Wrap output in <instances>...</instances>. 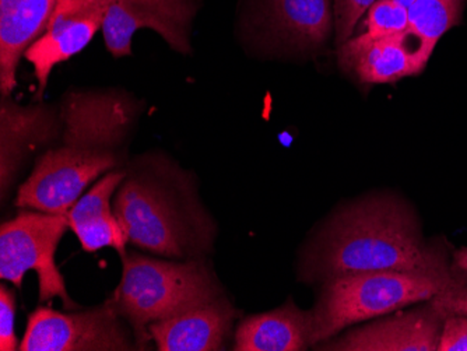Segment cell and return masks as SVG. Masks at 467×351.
Instances as JSON below:
<instances>
[{"label": "cell", "instance_id": "cell-5", "mask_svg": "<svg viewBox=\"0 0 467 351\" xmlns=\"http://www.w3.org/2000/svg\"><path fill=\"white\" fill-rule=\"evenodd\" d=\"M455 279V272L379 271L346 274L325 282L312 311L311 346L346 326L430 301Z\"/></svg>", "mask_w": 467, "mask_h": 351}, {"label": "cell", "instance_id": "cell-7", "mask_svg": "<svg viewBox=\"0 0 467 351\" xmlns=\"http://www.w3.org/2000/svg\"><path fill=\"white\" fill-rule=\"evenodd\" d=\"M114 297L84 313L39 306L28 316L20 351L133 350Z\"/></svg>", "mask_w": 467, "mask_h": 351}, {"label": "cell", "instance_id": "cell-4", "mask_svg": "<svg viewBox=\"0 0 467 351\" xmlns=\"http://www.w3.org/2000/svg\"><path fill=\"white\" fill-rule=\"evenodd\" d=\"M122 259V279L112 297L122 318L132 325L138 347H146L151 339L149 326L154 322L223 295L202 259L167 262L139 253Z\"/></svg>", "mask_w": 467, "mask_h": 351}, {"label": "cell", "instance_id": "cell-12", "mask_svg": "<svg viewBox=\"0 0 467 351\" xmlns=\"http://www.w3.org/2000/svg\"><path fill=\"white\" fill-rule=\"evenodd\" d=\"M235 309L223 295L149 326L160 351L223 350Z\"/></svg>", "mask_w": 467, "mask_h": 351}, {"label": "cell", "instance_id": "cell-1", "mask_svg": "<svg viewBox=\"0 0 467 351\" xmlns=\"http://www.w3.org/2000/svg\"><path fill=\"white\" fill-rule=\"evenodd\" d=\"M62 146L42 154L18 190V208L67 214L99 175L117 170L138 115L119 91H70L60 107Z\"/></svg>", "mask_w": 467, "mask_h": 351}, {"label": "cell", "instance_id": "cell-10", "mask_svg": "<svg viewBox=\"0 0 467 351\" xmlns=\"http://www.w3.org/2000/svg\"><path fill=\"white\" fill-rule=\"evenodd\" d=\"M338 65L361 83L385 85L419 75L427 62L420 54L419 41L408 30L395 36H353L338 48Z\"/></svg>", "mask_w": 467, "mask_h": 351}, {"label": "cell", "instance_id": "cell-16", "mask_svg": "<svg viewBox=\"0 0 467 351\" xmlns=\"http://www.w3.org/2000/svg\"><path fill=\"white\" fill-rule=\"evenodd\" d=\"M2 191L6 192L21 162L28 154L55 139L60 114L49 107H20L9 97L2 99Z\"/></svg>", "mask_w": 467, "mask_h": 351}, {"label": "cell", "instance_id": "cell-23", "mask_svg": "<svg viewBox=\"0 0 467 351\" xmlns=\"http://www.w3.org/2000/svg\"><path fill=\"white\" fill-rule=\"evenodd\" d=\"M438 351H467V316L450 315L441 330Z\"/></svg>", "mask_w": 467, "mask_h": 351}, {"label": "cell", "instance_id": "cell-3", "mask_svg": "<svg viewBox=\"0 0 467 351\" xmlns=\"http://www.w3.org/2000/svg\"><path fill=\"white\" fill-rule=\"evenodd\" d=\"M114 212L128 240L157 255L199 259L213 245V220L188 174L165 157H144L133 165L115 196Z\"/></svg>", "mask_w": 467, "mask_h": 351}, {"label": "cell", "instance_id": "cell-18", "mask_svg": "<svg viewBox=\"0 0 467 351\" xmlns=\"http://www.w3.org/2000/svg\"><path fill=\"white\" fill-rule=\"evenodd\" d=\"M464 0H417L409 7L408 30L419 41L420 54L429 62L441 36L461 23Z\"/></svg>", "mask_w": 467, "mask_h": 351}, {"label": "cell", "instance_id": "cell-17", "mask_svg": "<svg viewBox=\"0 0 467 351\" xmlns=\"http://www.w3.org/2000/svg\"><path fill=\"white\" fill-rule=\"evenodd\" d=\"M312 311L287 303L272 313L244 319L235 332L237 351H300L311 346Z\"/></svg>", "mask_w": 467, "mask_h": 351}, {"label": "cell", "instance_id": "cell-22", "mask_svg": "<svg viewBox=\"0 0 467 351\" xmlns=\"http://www.w3.org/2000/svg\"><path fill=\"white\" fill-rule=\"evenodd\" d=\"M16 297L6 284L0 285V350H18L15 334Z\"/></svg>", "mask_w": 467, "mask_h": 351}, {"label": "cell", "instance_id": "cell-13", "mask_svg": "<svg viewBox=\"0 0 467 351\" xmlns=\"http://www.w3.org/2000/svg\"><path fill=\"white\" fill-rule=\"evenodd\" d=\"M330 0H264L256 27L285 48H319L332 30Z\"/></svg>", "mask_w": 467, "mask_h": 351}, {"label": "cell", "instance_id": "cell-8", "mask_svg": "<svg viewBox=\"0 0 467 351\" xmlns=\"http://www.w3.org/2000/svg\"><path fill=\"white\" fill-rule=\"evenodd\" d=\"M201 0H109L102 25L105 46L114 57L132 55L133 36L150 28L181 54L191 52V28Z\"/></svg>", "mask_w": 467, "mask_h": 351}, {"label": "cell", "instance_id": "cell-14", "mask_svg": "<svg viewBox=\"0 0 467 351\" xmlns=\"http://www.w3.org/2000/svg\"><path fill=\"white\" fill-rule=\"evenodd\" d=\"M125 177V171L105 174L67 212L69 227L86 253L114 248L122 258L126 255V243L130 240L111 206L112 195Z\"/></svg>", "mask_w": 467, "mask_h": 351}, {"label": "cell", "instance_id": "cell-11", "mask_svg": "<svg viewBox=\"0 0 467 351\" xmlns=\"http://www.w3.org/2000/svg\"><path fill=\"white\" fill-rule=\"evenodd\" d=\"M445 316L430 303L405 314L359 327L319 350L437 351Z\"/></svg>", "mask_w": 467, "mask_h": 351}, {"label": "cell", "instance_id": "cell-24", "mask_svg": "<svg viewBox=\"0 0 467 351\" xmlns=\"http://www.w3.org/2000/svg\"><path fill=\"white\" fill-rule=\"evenodd\" d=\"M452 269H458L459 272L467 274V248L456 251L455 255H453Z\"/></svg>", "mask_w": 467, "mask_h": 351}, {"label": "cell", "instance_id": "cell-15", "mask_svg": "<svg viewBox=\"0 0 467 351\" xmlns=\"http://www.w3.org/2000/svg\"><path fill=\"white\" fill-rule=\"evenodd\" d=\"M57 0H0V93L12 96L18 62L44 34Z\"/></svg>", "mask_w": 467, "mask_h": 351}, {"label": "cell", "instance_id": "cell-6", "mask_svg": "<svg viewBox=\"0 0 467 351\" xmlns=\"http://www.w3.org/2000/svg\"><path fill=\"white\" fill-rule=\"evenodd\" d=\"M70 229L67 214L23 212L0 229V277L21 288L25 274H38L39 303L59 297L76 308L55 262L57 243Z\"/></svg>", "mask_w": 467, "mask_h": 351}, {"label": "cell", "instance_id": "cell-2", "mask_svg": "<svg viewBox=\"0 0 467 351\" xmlns=\"http://www.w3.org/2000/svg\"><path fill=\"white\" fill-rule=\"evenodd\" d=\"M451 272L447 255L427 246L410 209L390 198L371 199L337 214L306 261L311 279L364 272Z\"/></svg>", "mask_w": 467, "mask_h": 351}, {"label": "cell", "instance_id": "cell-21", "mask_svg": "<svg viewBox=\"0 0 467 351\" xmlns=\"http://www.w3.org/2000/svg\"><path fill=\"white\" fill-rule=\"evenodd\" d=\"M431 303L445 318L450 315L467 316V279L455 272L453 282L431 298Z\"/></svg>", "mask_w": 467, "mask_h": 351}, {"label": "cell", "instance_id": "cell-25", "mask_svg": "<svg viewBox=\"0 0 467 351\" xmlns=\"http://www.w3.org/2000/svg\"><path fill=\"white\" fill-rule=\"evenodd\" d=\"M396 2H399V4H400L401 6H405L406 9H409V7H410L411 5L414 4V2H417V0H396Z\"/></svg>", "mask_w": 467, "mask_h": 351}, {"label": "cell", "instance_id": "cell-19", "mask_svg": "<svg viewBox=\"0 0 467 351\" xmlns=\"http://www.w3.org/2000/svg\"><path fill=\"white\" fill-rule=\"evenodd\" d=\"M366 33L372 36H395L409 28V12L396 0H378L369 7Z\"/></svg>", "mask_w": 467, "mask_h": 351}, {"label": "cell", "instance_id": "cell-9", "mask_svg": "<svg viewBox=\"0 0 467 351\" xmlns=\"http://www.w3.org/2000/svg\"><path fill=\"white\" fill-rule=\"evenodd\" d=\"M109 6V0H57L46 31L25 55L38 80V98L52 69L83 51L102 28Z\"/></svg>", "mask_w": 467, "mask_h": 351}, {"label": "cell", "instance_id": "cell-20", "mask_svg": "<svg viewBox=\"0 0 467 351\" xmlns=\"http://www.w3.org/2000/svg\"><path fill=\"white\" fill-rule=\"evenodd\" d=\"M377 0H333V25L338 46L351 38L359 18Z\"/></svg>", "mask_w": 467, "mask_h": 351}]
</instances>
